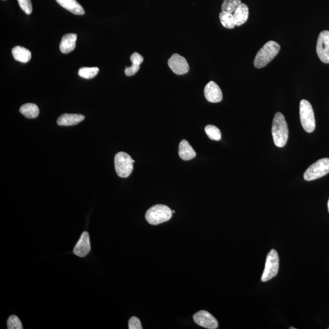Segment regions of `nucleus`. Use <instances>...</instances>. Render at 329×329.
I'll use <instances>...</instances> for the list:
<instances>
[{
	"label": "nucleus",
	"instance_id": "1",
	"mask_svg": "<svg viewBox=\"0 0 329 329\" xmlns=\"http://www.w3.org/2000/svg\"><path fill=\"white\" fill-rule=\"evenodd\" d=\"M272 135L275 145L282 148L288 138V125L284 116L280 112L275 114L272 126Z\"/></svg>",
	"mask_w": 329,
	"mask_h": 329
},
{
	"label": "nucleus",
	"instance_id": "2",
	"mask_svg": "<svg viewBox=\"0 0 329 329\" xmlns=\"http://www.w3.org/2000/svg\"><path fill=\"white\" fill-rule=\"evenodd\" d=\"M280 50V45L277 42L272 41L266 42L257 53L254 66L257 68L264 67L277 55Z\"/></svg>",
	"mask_w": 329,
	"mask_h": 329
},
{
	"label": "nucleus",
	"instance_id": "3",
	"mask_svg": "<svg viewBox=\"0 0 329 329\" xmlns=\"http://www.w3.org/2000/svg\"><path fill=\"white\" fill-rule=\"evenodd\" d=\"M172 215V210L168 206L157 204L147 210L145 218L146 221L151 225H158L170 220Z\"/></svg>",
	"mask_w": 329,
	"mask_h": 329
},
{
	"label": "nucleus",
	"instance_id": "4",
	"mask_svg": "<svg viewBox=\"0 0 329 329\" xmlns=\"http://www.w3.org/2000/svg\"><path fill=\"white\" fill-rule=\"evenodd\" d=\"M301 123L304 130L307 132H314L315 127V118L311 104L308 101L302 100L299 106Z\"/></svg>",
	"mask_w": 329,
	"mask_h": 329
},
{
	"label": "nucleus",
	"instance_id": "5",
	"mask_svg": "<svg viewBox=\"0 0 329 329\" xmlns=\"http://www.w3.org/2000/svg\"><path fill=\"white\" fill-rule=\"evenodd\" d=\"M114 162L118 176L123 178L129 177L133 171V163H135L130 155L125 152H120L115 156Z\"/></svg>",
	"mask_w": 329,
	"mask_h": 329
},
{
	"label": "nucleus",
	"instance_id": "6",
	"mask_svg": "<svg viewBox=\"0 0 329 329\" xmlns=\"http://www.w3.org/2000/svg\"><path fill=\"white\" fill-rule=\"evenodd\" d=\"M329 173V159L324 158L318 160L307 168L304 174V178L307 181L316 180Z\"/></svg>",
	"mask_w": 329,
	"mask_h": 329
},
{
	"label": "nucleus",
	"instance_id": "7",
	"mask_svg": "<svg viewBox=\"0 0 329 329\" xmlns=\"http://www.w3.org/2000/svg\"><path fill=\"white\" fill-rule=\"evenodd\" d=\"M279 267V255L276 251L272 250L266 257L265 266L261 277L262 281L265 282L276 276Z\"/></svg>",
	"mask_w": 329,
	"mask_h": 329
},
{
	"label": "nucleus",
	"instance_id": "8",
	"mask_svg": "<svg viewBox=\"0 0 329 329\" xmlns=\"http://www.w3.org/2000/svg\"><path fill=\"white\" fill-rule=\"evenodd\" d=\"M317 53L323 63L329 64V31L321 32L318 36Z\"/></svg>",
	"mask_w": 329,
	"mask_h": 329
},
{
	"label": "nucleus",
	"instance_id": "9",
	"mask_svg": "<svg viewBox=\"0 0 329 329\" xmlns=\"http://www.w3.org/2000/svg\"><path fill=\"white\" fill-rule=\"evenodd\" d=\"M194 322L197 325L208 329H215L218 327V321L209 312L201 310L194 315Z\"/></svg>",
	"mask_w": 329,
	"mask_h": 329
},
{
	"label": "nucleus",
	"instance_id": "10",
	"mask_svg": "<svg viewBox=\"0 0 329 329\" xmlns=\"http://www.w3.org/2000/svg\"><path fill=\"white\" fill-rule=\"evenodd\" d=\"M171 69L178 75L186 74L189 71V66L186 59L178 54H174L168 62Z\"/></svg>",
	"mask_w": 329,
	"mask_h": 329
},
{
	"label": "nucleus",
	"instance_id": "11",
	"mask_svg": "<svg viewBox=\"0 0 329 329\" xmlns=\"http://www.w3.org/2000/svg\"><path fill=\"white\" fill-rule=\"evenodd\" d=\"M204 96L206 100L210 103H219L223 100V93L220 88L213 81H210L205 85Z\"/></svg>",
	"mask_w": 329,
	"mask_h": 329
},
{
	"label": "nucleus",
	"instance_id": "12",
	"mask_svg": "<svg viewBox=\"0 0 329 329\" xmlns=\"http://www.w3.org/2000/svg\"><path fill=\"white\" fill-rule=\"evenodd\" d=\"M91 250L89 234L84 232L74 248L73 253L80 258H84Z\"/></svg>",
	"mask_w": 329,
	"mask_h": 329
},
{
	"label": "nucleus",
	"instance_id": "13",
	"mask_svg": "<svg viewBox=\"0 0 329 329\" xmlns=\"http://www.w3.org/2000/svg\"><path fill=\"white\" fill-rule=\"evenodd\" d=\"M77 34H67L64 36L60 44L61 52L64 54L73 52L76 48Z\"/></svg>",
	"mask_w": 329,
	"mask_h": 329
},
{
	"label": "nucleus",
	"instance_id": "14",
	"mask_svg": "<svg viewBox=\"0 0 329 329\" xmlns=\"http://www.w3.org/2000/svg\"><path fill=\"white\" fill-rule=\"evenodd\" d=\"M56 1L60 6L73 13V14L82 15L85 14L84 9L76 0H56Z\"/></svg>",
	"mask_w": 329,
	"mask_h": 329
},
{
	"label": "nucleus",
	"instance_id": "15",
	"mask_svg": "<svg viewBox=\"0 0 329 329\" xmlns=\"http://www.w3.org/2000/svg\"><path fill=\"white\" fill-rule=\"evenodd\" d=\"M84 119L83 115L65 114L59 117L57 123L58 125L69 127L79 124Z\"/></svg>",
	"mask_w": 329,
	"mask_h": 329
},
{
	"label": "nucleus",
	"instance_id": "16",
	"mask_svg": "<svg viewBox=\"0 0 329 329\" xmlns=\"http://www.w3.org/2000/svg\"><path fill=\"white\" fill-rule=\"evenodd\" d=\"M179 155L181 159L184 160H190L196 157L197 154L188 141L183 140L179 144Z\"/></svg>",
	"mask_w": 329,
	"mask_h": 329
},
{
	"label": "nucleus",
	"instance_id": "17",
	"mask_svg": "<svg viewBox=\"0 0 329 329\" xmlns=\"http://www.w3.org/2000/svg\"><path fill=\"white\" fill-rule=\"evenodd\" d=\"M235 26H240L248 19L249 8L247 4L242 3L233 14Z\"/></svg>",
	"mask_w": 329,
	"mask_h": 329
},
{
	"label": "nucleus",
	"instance_id": "18",
	"mask_svg": "<svg viewBox=\"0 0 329 329\" xmlns=\"http://www.w3.org/2000/svg\"><path fill=\"white\" fill-rule=\"evenodd\" d=\"M131 61L132 62V66L130 67H127L125 69V73L126 75L131 76L134 75L137 73L140 68V64L143 63V58L138 53H133L131 56Z\"/></svg>",
	"mask_w": 329,
	"mask_h": 329
},
{
	"label": "nucleus",
	"instance_id": "19",
	"mask_svg": "<svg viewBox=\"0 0 329 329\" xmlns=\"http://www.w3.org/2000/svg\"><path fill=\"white\" fill-rule=\"evenodd\" d=\"M12 54L14 60L20 63H27L31 59L30 51L23 47H15L12 50Z\"/></svg>",
	"mask_w": 329,
	"mask_h": 329
},
{
	"label": "nucleus",
	"instance_id": "20",
	"mask_svg": "<svg viewBox=\"0 0 329 329\" xmlns=\"http://www.w3.org/2000/svg\"><path fill=\"white\" fill-rule=\"evenodd\" d=\"M20 112L28 119H35L39 116V109L36 104L27 103L21 106Z\"/></svg>",
	"mask_w": 329,
	"mask_h": 329
},
{
	"label": "nucleus",
	"instance_id": "21",
	"mask_svg": "<svg viewBox=\"0 0 329 329\" xmlns=\"http://www.w3.org/2000/svg\"><path fill=\"white\" fill-rule=\"evenodd\" d=\"M242 3L241 0H224L221 6L222 12L233 14Z\"/></svg>",
	"mask_w": 329,
	"mask_h": 329
},
{
	"label": "nucleus",
	"instance_id": "22",
	"mask_svg": "<svg viewBox=\"0 0 329 329\" xmlns=\"http://www.w3.org/2000/svg\"><path fill=\"white\" fill-rule=\"evenodd\" d=\"M222 25L227 29H233L235 26V21L233 14L221 12L219 15Z\"/></svg>",
	"mask_w": 329,
	"mask_h": 329
},
{
	"label": "nucleus",
	"instance_id": "23",
	"mask_svg": "<svg viewBox=\"0 0 329 329\" xmlns=\"http://www.w3.org/2000/svg\"><path fill=\"white\" fill-rule=\"evenodd\" d=\"M205 132L206 134L207 135L208 138L211 140L215 141H219L221 138V133L220 130L215 126L214 125H207L205 128Z\"/></svg>",
	"mask_w": 329,
	"mask_h": 329
},
{
	"label": "nucleus",
	"instance_id": "24",
	"mask_svg": "<svg viewBox=\"0 0 329 329\" xmlns=\"http://www.w3.org/2000/svg\"><path fill=\"white\" fill-rule=\"evenodd\" d=\"M98 72V67H83L79 69L78 74L83 78L90 79L97 75Z\"/></svg>",
	"mask_w": 329,
	"mask_h": 329
},
{
	"label": "nucleus",
	"instance_id": "25",
	"mask_svg": "<svg viewBox=\"0 0 329 329\" xmlns=\"http://www.w3.org/2000/svg\"><path fill=\"white\" fill-rule=\"evenodd\" d=\"M7 329H23L22 324L17 316L12 315L9 318L7 322Z\"/></svg>",
	"mask_w": 329,
	"mask_h": 329
},
{
	"label": "nucleus",
	"instance_id": "26",
	"mask_svg": "<svg viewBox=\"0 0 329 329\" xmlns=\"http://www.w3.org/2000/svg\"><path fill=\"white\" fill-rule=\"evenodd\" d=\"M18 4L21 9L26 13V14H31L33 12V5L31 0H17Z\"/></svg>",
	"mask_w": 329,
	"mask_h": 329
},
{
	"label": "nucleus",
	"instance_id": "27",
	"mask_svg": "<svg viewBox=\"0 0 329 329\" xmlns=\"http://www.w3.org/2000/svg\"><path fill=\"white\" fill-rule=\"evenodd\" d=\"M128 325H129L130 329H143L140 320H139L137 317H133L131 318V319L129 320V323H128Z\"/></svg>",
	"mask_w": 329,
	"mask_h": 329
},
{
	"label": "nucleus",
	"instance_id": "28",
	"mask_svg": "<svg viewBox=\"0 0 329 329\" xmlns=\"http://www.w3.org/2000/svg\"><path fill=\"white\" fill-rule=\"evenodd\" d=\"M328 210H329V199L328 203Z\"/></svg>",
	"mask_w": 329,
	"mask_h": 329
},
{
	"label": "nucleus",
	"instance_id": "29",
	"mask_svg": "<svg viewBox=\"0 0 329 329\" xmlns=\"http://www.w3.org/2000/svg\"><path fill=\"white\" fill-rule=\"evenodd\" d=\"M290 329H295L296 328H294L291 327V328H290Z\"/></svg>",
	"mask_w": 329,
	"mask_h": 329
},
{
	"label": "nucleus",
	"instance_id": "30",
	"mask_svg": "<svg viewBox=\"0 0 329 329\" xmlns=\"http://www.w3.org/2000/svg\"><path fill=\"white\" fill-rule=\"evenodd\" d=\"M172 212L173 213H175V210H172Z\"/></svg>",
	"mask_w": 329,
	"mask_h": 329
},
{
	"label": "nucleus",
	"instance_id": "31",
	"mask_svg": "<svg viewBox=\"0 0 329 329\" xmlns=\"http://www.w3.org/2000/svg\"></svg>",
	"mask_w": 329,
	"mask_h": 329
}]
</instances>
